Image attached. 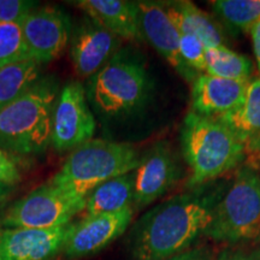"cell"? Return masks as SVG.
<instances>
[{
    "mask_svg": "<svg viewBox=\"0 0 260 260\" xmlns=\"http://www.w3.org/2000/svg\"><path fill=\"white\" fill-rule=\"evenodd\" d=\"M165 11L181 34L197 37L205 47H216L224 45V34L214 19L186 0L162 3Z\"/></svg>",
    "mask_w": 260,
    "mask_h": 260,
    "instance_id": "obj_18",
    "label": "cell"
},
{
    "mask_svg": "<svg viewBox=\"0 0 260 260\" xmlns=\"http://www.w3.org/2000/svg\"><path fill=\"white\" fill-rule=\"evenodd\" d=\"M48 260H65V258H63V256L61 255H56V256H53V258H51V259H48Z\"/></svg>",
    "mask_w": 260,
    "mask_h": 260,
    "instance_id": "obj_32",
    "label": "cell"
},
{
    "mask_svg": "<svg viewBox=\"0 0 260 260\" xmlns=\"http://www.w3.org/2000/svg\"><path fill=\"white\" fill-rule=\"evenodd\" d=\"M249 34H251L252 37L253 51H254L255 60H256V64H258V69L260 71V19L256 22Z\"/></svg>",
    "mask_w": 260,
    "mask_h": 260,
    "instance_id": "obj_28",
    "label": "cell"
},
{
    "mask_svg": "<svg viewBox=\"0 0 260 260\" xmlns=\"http://www.w3.org/2000/svg\"><path fill=\"white\" fill-rule=\"evenodd\" d=\"M226 189V182L213 181L147 211L130 232V259L167 260L188 251L198 237L205 235Z\"/></svg>",
    "mask_w": 260,
    "mask_h": 260,
    "instance_id": "obj_1",
    "label": "cell"
},
{
    "mask_svg": "<svg viewBox=\"0 0 260 260\" xmlns=\"http://www.w3.org/2000/svg\"><path fill=\"white\" fill-rule=\"evenodd\" d=\"M58 82L41 77L27 92L0 110V148L18 154L42 153L51 145Z\"/></svg>",
    "mask_w": 260,
    "mask_h": 260,
    "instance_id": "obj_3",
    "label": "cell"
},
{
    "mask_svg": "<svg viewBox=\"0 0 260 260\" xmlns=\"http://www.w3.org/2000/svg\"><path fill=\"white\" fill-rule=\"evenodd\" d=\"M249 81L226 80L200 74L191 87V112L217 118L234 111L245 100Z\"/></svg>",
    "mask_w": 260,
    "mask_h": 260,
    "instance_id": "obj_15",
    "label": "cell"
},
{
    "mask_svg": "<svg viewBox=\"0 0 260 260\" xmlns=\"http://www.w3.org/2000/svg\"><path fill=\"white\" fill-rule=\"evenodd\" d=\"M217 260H258L254 255L252 254H247V253L242 252V251H224L222 254L218 256Z\"/></svg>",
    "mask_w": 260,
    "mask_h": 260,
    "instance_id": "obj_29",
    "label": "cell"
},
{
    "mask_svg": "<svg viewBox=\"0 0 260 260\" xmlns=\"http://www.w3.org/2000/svg\"><path fill=\"white\" fill-rule=\"evenodd\" d=\"M37 9V3L27 0H0V22L21 24Z\"/></svg>",
    "mask_w": 260,
    "mask_h": 260,
    "instance_id": "obj_25",
    "label": "cell"
},
{
    "mask_svg": "<svg viewBox=\"0 0 260 260\" xmlns=\"http://www.w3.org/2000/svg\"><path fill=\"white\" fill-rule=\"evenodd\" d=\"M12 191H14V186L0 183V205H3L9 199L10 195L12 194Z\"/></svg>",
    "mask_w": 260,
    "mask_h": 260,
    "instance_id": "obj_30",
    "label": "cell"
},
{
    "mask_svg": "<svg viewBox=\"0 0 260 260\" xmlns=\"http://www.w3.org/2000/svg\"><path fill=\"white\" fill-rule=\"evenodd\" d=\"M140 157L132 144L92 139L71 152L50 183L87 199L100 184L134 171Z\"/></svg>",
    "mask_w": 260,
    "mask_h": 260,
    "instance_id": "obj_5",
    "label": "cell"
},
{
    "mask_svg": "<svg viewBox=\"0 0 260 260\" xmlns=\"http://www.w3.org/2000/svg\"><path fill=\"white\" fill-rule=\"evenodd\" d=\"M136 3L139 8L142 37L176 70L182 79L193 83L200 74L191 69L181 57L180 31L169 18L162 3Z\"/></svg>",
    "mask_w": 260,
    "mask_h": 260,
    "instance_id": "obj_13",
    "label": "cell"
},
{
    "mask_svg": "<svg viewBox=\"0 0 260 260\" xmlns=\"http://www.w3.org/2000/svg\"><path fill=\"white\" fill-rule=\"evenodd\" d=\"M151 79L138 52L119 50L88 80L86 95L98 115L109 118L133 115L147 103Z\"/></svg>",
    "mask_w": 260,
    "mask_h": 260,
    "instance_id": "obj_4",
    "label": "cell"
},
{
    "mask_svg": "<svg viewBox=\"0 0 260 260\" xmlns=\"http://www.w3.org/2000/svg\"><path fill=\"white\" fill-rule=\"evenodd\" d=\"M205 236L228 243L260 241V174L251 165L237 169Z\"/></svg>",
    "mask_w": 260,
    "mask_h": 260,
    "instance_id": "obj_6",
    "label": "cell"
},
{
    "mask_svg": "<svg viewBox=\"0 0 260 260\" xmlns=\"http://www.w3.org/2000/svg\"><path fill=\"white\" fill-rule=\"evenodd\" d=\"M217 119L235 134L246 153L251 152L260 155V76L249 81L241 105Z\"/></svg>",
    "mask_w": 260,
    "mask_h": 260,
    "instance_id": "obj_17",
    "label": "cell"
},
{
    "mask_svg": "<svg viewBox=\"0 0 260 260\" xmlns=\"http://www.w3.org/2000/svg\"><path fill=\"white\" fill-rule=\"evenodd\" d=\"M96 123L80 81H70L57 98L52 119L51 145L58 152L77 148L92 140Z\"/></svg>",
    "mask_w": 260,
    "mask_h": 260,
    "instance_id": "obj_8",
    "label": "cell"
},
{
    "mask_svg": "<svg viewBox=\"0 0 260 260\" xmlns=\"http://www.w3.org/2000/svg\"><path fill=\"white\" fill-rule=\"evenodd\" d=\"M75 6L121 40L144 39L136 2L126 0H79Z\"/></svg>",
    "mask_w": 260,
    "mask_h": 260,
    "instance_id": "obj_16",
    "label": "cell"
},
{
    "mask_svg": "<svg viewBox=\"0 0 260 260\" xmlns=\"http://www.w3.org/2000/svg\"><path fill=\"white\" fill-rule=\"evenodd\" d=\"M181 178V167L170 145L158 141L140 157L134 170V205L148 206L168 193Z\"/></svg>",
    "mask_w": 260,
    "mask_h": 260,
    "instance_id": "obj_10",
    "label": "cell"
},
{
    "mask_svg": "<svg viewBox=\"0 0 260 260\" xmlns=\"http://www.w3.org/2000/svg\"><path fill=\"white\" fill-rule=\"evenodd\" d=\"M206 70L205 73L226 80L251 81L253 64L243 54L228 48L225 45L206 47Z\"/></svg>",
    "mask_w": 260,
    "mask_h": 260,
    "instance_id": "obj_21",
    "label": "cell"
},
{
    "mask_svg": "<svg viewBox=\"0 0 260 260\" xmlns=\"http://www.w3.org/2000/svg\"><path fill=\"white\" fill-rule=\"evenodd\" d=\"M21 27L30 58L40 64L59 58L70 44L73 32L69 16L56 6L35 9Z\"/></svg>",
    "mask_w": 260,
    "mask_h": 260,
    "instance_id": "obj_9",
    "label": "cell"
},
{
    "mask_svg": "<svg viewBox=\"0 0 260 260\" xmlns=\"http://www.w3.org/2000/svg\"><path fill=\"white\" fill-rule=\"evenodd\" d=\"M119 46L121 39L87 16L71 32L70 58L74 71L81 79H90L109 63Z\"/></svg>",
    "mask_w": 260,
    "mask_h": 260,
    "instance_id": "obj_12",
    "label": "cell"
},
{
    "mask_svg": "<svg viewBox=\"0 0 260 260\" xmlns=\"http://www.w3.org/2000/svg\"><path fill=\"white\" fill-rule=\"evenodd\" d=\"M41 79V64L28 59L0 69V110L34 86Z\"/></svg>",
    "mask_w": 260,
    "mask_h": 260,
    "instance_id": "obj_20",
    "label": "cell"
},
{
    "mask_svg": "<svg viewBox=\"0 0 260 260\" xmlns=\"http://www.w3.org/2000/svg\"><path fill=\"white\" fill-rule=\"evenodd\" d=\"M133 214V207H128L116 213L90 216L71 223L61 252L69 259L96 254L125 232L132 223Z\"/></svg>",
    "mask_w": 260,
    "mask_h": 260,
    "instance_id": "obj_11",
    "label": "cell"
},
{
    "mask_svg": "<svg viewBox=\"0 0 260 260\" xmlns=\"http://www.w3.org/2000/svg\"><path fill=\"white\" fill-rule=\"evenodd\" d=\"M253 255H254L255 258L258 259V260H260V247H259L258 249H256V251H255L254 253H253Z\"/></svg>",
    "mask_w": 260,
    "mask_h": 260,
    "instance_id": "obj_31",
    "label": "cell"
},
{
    "mask_svg": "<svg viewBox=\"0 0 260 260\" xmlns=\"http://www.w3.org/2000/svg\"><path fill=\"white\" fill-rule=\"evenodd\" d=\"M84 209V198L61 190L48 182L12 204L3 214L0 228L54 229L70 224Z\"/></svg>",
    "mask_w": 260,
    "mask_h": 260,
    "instance_id": "obj_7",
    "label": "cell"
},
{
    "mask_svg": "<svg viewBox=\"0 0 260 260\" xmlns=\"http://www.w3.org/2000/svg\"><path fill=\"white\" fill-rule=\"evenodd\" d=\"M21 172L14 159L0 148V183L14 186L21 181Z\"/></svg>",
    "mask_w": 260,
    "mask_h": 260,
    "instance_id": "obj_26",
    "label": "cell"
},
{
    "mask_svg": "<svg viewBox=\"0 0 260 260\" xmlns=\"http://www.w3.org/2000/svg\"><path fill=\"white\" fill-rule=\"evenodd\" d=\"M71 223L54 229L0 228V260H48L59 254Z\"/></svg>",
    "mask_w": 260,
    "mask_h": 260,
    "instance_id": "obj_14",
    "label": "cell"
},
{
    "mask_svg": "<svg viewBox=\"0 0 260 260\" xmlns=\"http://www.w3.org/2000/svg\"><path fill=\"white\" fill-rule=\"evenodd\" d=\"M180 142L184 161L190 175V189L216 181L241 164L246 151L235 134L212 117L189 112L180 130Z\"/></svg>",
    "mask_w": 260,
    "mask_h": 260,
    "instance_id": "obj_2",
    "label": "cell"
},
{
    "mask_svg": "<svg viewBox=\"0 0 260 260\" xmlns=\"http://www.w3.org/2000/svg\"><path fill=\"white\" fill-rule=\"evenodd\" d=\"M167 260H214L212 254L209 251L203 248H194V249H188L176 254Z\"/></svg>",
    "mask_w": 260,
    "mask_h": 260,
    "instance_id": "obj_27",
    "label": "cell"
},
{
    "mask_svg": "<svg viewBox=\"0 0 260 260\" xmlns=\"http://www.w3.org/2000/svg\"><path fill=\"white\" fill-rule=\"evenodd\" d=\"M212 11L226 29L236 32H251L260 19V0H216Z\"/></svg>",
    "mask_w": 260,
    "mask_h": 260,
    "instance_id": "obj_22",
    "label": "cell"
},
{
    "mask_svg": "<svg viewBox=\"0 0 260 260\" xmlns=\"http://www.w3.org/2000/svg\"><path fill=\"white\" fill-rule=\"evenodd\" d=\"M134 203V171L109 180L96 187L86 199L87 217L116 213Z\"/></svg>",
    "mask_w": 260,
    "mask_h": 260,
    "instance_id": "obj_19",
    "label": "cell"
},
{
    "mask_svg": "<svg viewBox=\"0 0 260 260\" xmlns=\"http://www.w3.org/2000/svg\"><path fill=\"white\" fill-rule=\"evenodd\" d=\"M28 59L31 58L21 24L0 22V69Z\"/></svg>",
    "mask_w": 260,
    "mask_h": 260,
    "instance_id": "obj_23",
    "label": "cell"
},
{
    "mask_svg": "<svg viewBox=\"0 0 260 260\" xmlns=\"http://www.w3.org/2000/svg\"><path fill=\"white\" fill-rule=\"evenodd\" d=\"M205 51H206V47L197 37L180 32L181 57L197 73H203L206 70Z\"/></svg>",
    "mask_w": 260,
    "mask_h": 260,
    "instance_id": "obj_24",
    "label": "cell"
}]
</instances>
